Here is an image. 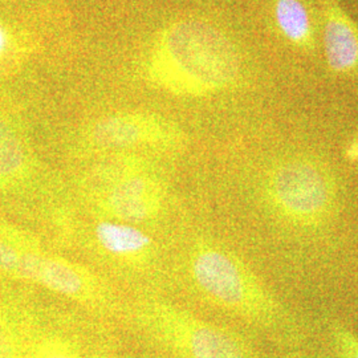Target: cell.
<instances>
[{"mask_svg": "<svg viewBox=\"0 0 358 358\" xmlns=\"http://www.w3.org/2000/svg\"><path fill=\"white\" fill-rule=\"evenodd\" d=\"M87 201L94 217L142 226L165 211L167 186L152 165L87 194Z\"/></svg>", "mask_w": 358, "mask_h": 358, "instance_id": "6", "label": "cell"}, {"mask_svg": "<svg viewBox=\"0 0 358 358\" xmlns=\"http://www.w3.org/2000/svg\"><path fill=\"white\" fill-rule=\"evenodd\" d=\"M88 238L99 255L121 268L150 267L158 255L153 236L137 224L94 217Z\"/></svg>", "mask_w": 358, "mask_h": 358, "instance_id": "7", "label": "cell"}, {"mask_svg": "<svg viewBox=\"0 0 358 358\" xmlns=\"http://www.w3.org/2000/svg\"><path fill=\"white\" fill-rule=\"evenodd\" d=\"M148 80L183 97L229 90L238 81L241 57L231 38L199 19L169 24L154 40L145 60Z\"/></svg>", "mask_w": 358, "mask_h": 358, "instance_id": "1", "label": "cell"}, {"mask_svg": "<svg viewBox=\"0 0 358 358\" xmlns=\"http://www.w3.org/2000/svg\"><path fill=\"white\" fill-rule=\"evenodd\" d=\"M8 47V35L7 32L0 27V55H3Z\"/></svg>", "mask_w": 358, "mask_h": 358, "instance_id": "14", "label": "cell"}, {"mask_svg": "<svg viewBox=\"0 0 358 358\" xmlns=\"http://www.w3.org/2000/svg\"><path fill=\"white\" fill-rule=\"evenodd\" d=\"M269 210L303 229H315L332 217L338 202V185L332 170L309 157H292L269 169L263 183Z\"/></svg>", "mask_w": 358, "mask_h": 358, "instance_id": "4", "label": "cell"}, {"mask_svg": "<svg viewBox=\"0 0 358 358\" xmlns=\"http://www.w3.org/2000/svg\"><path fill=\"white\" fill-rule=\"evenodd\" d=\"M38 158L20 128L0 115V198H26L38 192Z\"/></svg>", "mask_w": 358, "mask_h": 358, "instance_id": "8", "label": "cell"}, {"mask_svg": "<svg viewBox=\"0 0 358 358\" xmlns=\"http://www.w3.org/2000/svg\"><path fill=\"white\" fill-rule=\"evenodd\" d=\"M0 358H27L15 306L0 297Z\"/></svg>", "mask_w": 358, "mask_h": 358, "instance_id": "12", "label": "cell"}, {"mask_svg": "<svg viewBox=\"0 0 358 358\" xmlns=\"http://www.w3.org/2000/svg\"><path fill=\"white\" fill-rule=\"evenodd\" d=\"M186 136L165 115L152 112H115L101 115L80 130L77 152L88 157L133 153L137 150L177 152L185 148Z\"/></svg>", "mask_w": 358, "mask_h": 358, "instance_id": "5", "label": "cell"}, {"mask_svg": "<svg viewBox=\"0 0 358 358\" xmlns=\"http://www.w3.org/2000/svg\"><path fill=\"white\" fill-rule=\"evenodd\" d=\"M324 48L329 68L338 75L358 72V26L336 0H322Z\"/></svg>", "mask_w": 358, "mask_h": 358, "instance_id": "9", "label": "cell"}, {"mask_svg": "<svg viewBox=\"0 0 358 358\" xmlns=\"http://www.w3.org/2000/svg\"><path fill=\"white\" fill-rule=\"evenodd\" d=\"M23 334L27 358H88L81 348L64 333L38 328L26 312L15 307Z\"/></svg>", "mask_w": 358, "mask_h": 358, "instance_id": "10", "label": "cell"}, {"mask_svg": "<svg viewBox=\"0 0 358 358\" xmlns=\"http://www.w3.org/2000/svg\"><path fill=\"white\" fill-rule=\"evenodd\" d=\"M88 358H109L106 357V356H101V355H96V356H92V357Z\"/></svg>", "mask_w": 358, "mask_h": 358, "instance_id": "15", "label": "cell"}, {"mask_svg": "<svg viewBox=\"0 0 358 358\" xmlns=\"http://www.w3.org/2000/svg\"><path fill=\"white\" fill-rule=\"evenodd\" d=\"M185 269L195 292L214 307L255 327L282 331L288 316L243 260L224 245L196 239L186 252Z\"/></svg>", "mask_w": 358, "mask_h": 358, "instance_id": "2", "label": "cell"}, {"mask_svg": "<svg viewBox=\"0 0 358 358\" xmlns=\"http://www.w3.org/2000/svg\"><path fill=\"white\" fill-rule=\"evenodd\" d=\"M273 15L284 38L297 48L312 50V22L308 8L301 0H275Z\"/></svg>", "mask_w": 358, "mask_h": 358, "instance_id": "11", "label": "cell"}, {"mask_svg": "<svg viewBox=\"0 0 358 358\" xmlns=\"http://www.w3.org/2000/svg\"><path fill=\"white\" fill-rule=\"evenodd\" d=\"M331 338L336 358H358V334L344 324L334 321L331 325Z\"/></svg>", "mask_w": 358, "mask_h": 358, "instance_id": "13", "label": "cell"}, {"mask_svg": "<svg viewBox=\"0 0 358 358\" xmlns=\"http://www.w3.org/2000/svg\"><path fill=\"white\" fill-rule=\"evenodd\" d=\"M129 320L162 358H256L239 334L165 299L136 300Z\"/></svg>", "mask_w": 358, "mask_h": 358, "instance_id": "3", "label": "cell"}]
</instances>
